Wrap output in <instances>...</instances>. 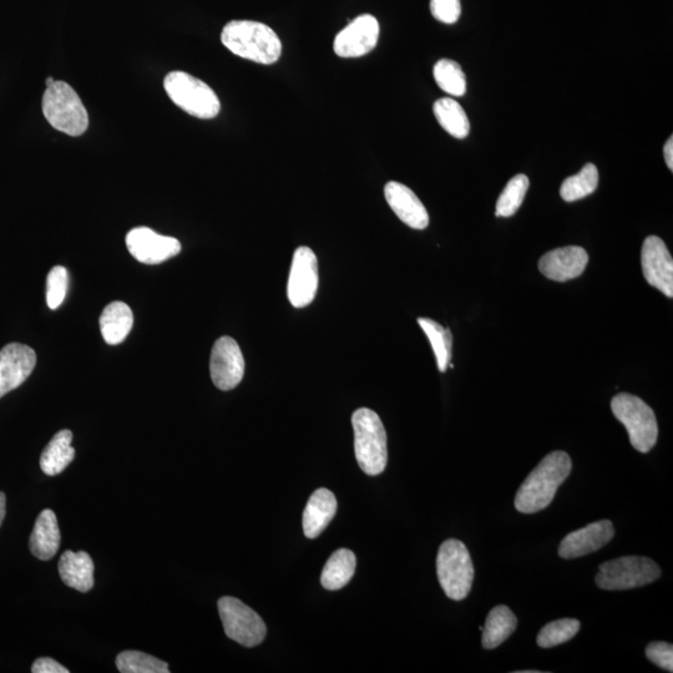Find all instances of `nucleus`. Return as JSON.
<instances>
[{"label": "nucleus", "instance_id": "nucleus-1", "mask_svg": "<svg viewBox=\"0 0 673 673\" xmlns=\"http://www.w3.org/2000/svg\"><path fill=\"white\" fill-rule=\"evenodd\" d=\"M573 463L568 453L553 452L541 460L516 493L515 508L523 514H535L548 508L561 484L569 478Z\"/></svg>", "mask_w": 673, "mask_h": 673}, {"label": "nucleus", "instance_id": "nucleus-2", "mask_svg": "<svg viewBox=\"0 0 673 673\" xmlns=\"http://www.w3.org/2000/svg\"><path fill=\"white\" fill-rule=\"evenodd\" d=\"M221 42L232 54L257 64H275L282 55V42L275 30L253 20L227 23L222 29Z\"/></svg>", "mask_w": 673, "mask_h": 673}, {"label": "nucleus", "instance_id": "nucleus-3", "mask_svg": "<svg viewBox=\"0 0 673 673\" xmlns=\"http://www.w3.org/2000/svg\"><path fill=\"white\" fill-rule=\"evenodd\" d=\"M354 453L367 475L382 474L388 463L387 433L376 412L361 408L353 413Z\"/></svg>", "mask_w": 673, "mask_h": 673}, {"label": "nucleus", "instance_id": "nucleus-4", "mask_svg": "<svg viewBox=\"0 0 673 673\" xmlns=\"http://www.w3.org/2000/svg\"><path fill=\"white\" fill-rule=\"evenodd\" d=\"M43 114L55 130L80 136L88 130L89 115L82 99L67 83L55 82L43 95Z\"/></svg>", "mask_w": 673, "mask_h": 673}, {"label": "nucleus", "instance_id": "nucleus-5", "mask_svg": "<svg viewBox=\"0 0 673 673\" xmlns=\"http://www.w3.org/2000/svg\"><path fill=\"white\" fill-rule=\"evenodd\" d=\"M611 409L617 421L625 425L632 447L649 453L659 438V425L651 407L639 397L620 393L612 398Z\"/></svg>", "mask_w": 673, "mask_h": 673}, {"label": "nucleus", "instance_id": "nucleus-6", "mask_svg": "<svg viewBox=\"0 0 673 673\" xmlns=\"http://www.w3.org/2000/svg\"><path fill=\"white\" fill-rule=\"evenodd\" d=\"M164 88L172 103L195 118L209 120L220 114L219 96L202 80L184 72L166 75Z\"/></svg>", "mask_w": 673, "mask_h": 673}, {"label": "nucleus", "instance_id": "nucleus-7", "mask_svg": "<svg viewBox=\"0 0 673 673\" xmlns=\"http://www.w3.org/2000/svg\"><path fill=\"white\" fill-rule=\"evenodd\" d=\"M437 574L440 586L449 599L462 601L469 595L473 586L474 565L462 541L449 539L440 546Z\"/></svg>", "mask_w": 673, "mask_h": 673}, {"label": "nucleus", "instance_id": "nucleus-8", "mask_svg": "<svg viewBox=\"0 0 673 673\" xmlns=\"http://www.w3.org/2000/svg\"><path fill=\"white\" fill-rule=\"evenodd\" d=\"M660 576V566L654 560L644 556H624L602 564L595 583L602 590H631L655 583Z\"/></svg>", "mask_w": 673, "mask_h": 673}, {"label": "nucleus", "instance_id": "nucleus-9", "mask_svg": "<svg viewBox=\"0 0 673 673\" xmlns=\"http://www.w3.org/2000/svg\"><path fill=\"white\" fill-rule=\"evenodd\" d=\"M219 612L225 634L237 644L255 647L265 640L267 627L261 616L236 597H221Z\"/></svg>", "mask_w": 673, "mask_h": 673}, {"label": "nucleus", "instance_id": "nucleus-10", "mask_svg": "<svg viewBox=\"0 0 673 673\" xmlns=\"http://www.w3.org/2000/svg\"><path fill=\"white\" fill-rule=\"evenodd\" d=\"M318 260L310 247L301 246L293 253L287 296L296 308L310 306L318 291Z\"/></svg>", "mask_w": 673, "mask_h": 673}, {"label": "nucleus", "instance_id": "nucleus-11", "mask_svg": "<svg viewBox=\"0 0 673 673\" xmlns=\"http://www.w3.org/2000/svg\"><path fill=\"white\" fill-rule=\"evenodd\" d=\"M210 373L212 382L221 391H231L239 386L245 374V358L234 338L217 339L212 347Z\"/></svg>", "mask_w": 673, "mask_h": 673}, {"label": "nucleus", "instance_id": "nucleus-12", "mask_svg": "<svg viewBox=\"0 0 673 673\" xmlns=\"http://www.w3.org/2000/svg\"><path fill=\"white\" fill-rule=\"evenodd\" d=\"M379 23L371 14L359 15L336 35L333 50L339 58H361L377 47Z\"/></svg>", "mask_w": 673, "mask_h": 673}, {"label": "nucleus", "instance_id": "nucleus-13", "mask_svg": "<svg viewBox=\"0 0 673 673\" xmlns=\"http://www.w3.org/2000/svg\"><path fill=\"white\" fill-rule=\"evenodd\" d=\"M128 250L145 265H159L179 255L181 244L174 237L159 235L149 227H136L126 235Z\"/></svg>", "mask_w": 673, "mask_h": 673}, {"label": "nucleus", "instance_id": "nucleus-14", "mask_svg": "<svg viewBox=\"0 0 673 673\" xmlns=\"http://www.w3.org/2000/svg\"><path fill=\"white\" fill-rule=\"evenodd\" d=\"M642 271L645 280L665 296H673V260L665 242L657 236H649L642 245Z\"/></svg>", "mask_w": 673, "mask_h": 673}, {"label": "nucleus", "instance_id": "nucleus-15", "mask_svg": "<svg viewBox=\"0 0 673 673\" xmlns=\"http://www.w3.org/2000/svg\"><path fill=\"white\" fill-rule=\"evenodd\" d=\"M37 364L34 349L20 343H10L0 351V398L27 381Z\"/></svg>", "mask_w": 673, "mask_h": 673}, {"label": "nucleus", "instance_id": "nucleus-16", "mask_svg": "<svg viewBox=\"0 0 673 673\" xmlns=\"http://www.w3.org/2000/svg\"><path fill=\"white\" fill-rule=\"evenodd\" d=\"M615 529L610 520H600L574 531L561 541L559 556L563 559H576L595 553L614 538Z\"/></svg>", "mask_w": 673, "mask_h": 673}, {"label": "nucleus", "instance_id": "nucleus-17", "mask_svg": "<svg viewBox=\"0 0 673 673\" xmlns=\"http://www.w3.org/2000/svg\"><path fill=\"white\" fill-rule=\"evenodd\" d=\"M589 255L583 247H561L545 253L539 261V270L549 280L566 282L583 275Z\"/></svg>", "mask_w": 673, "mask_h": 673}, {"label": "nucleus", "instance_id": "nucleus-18", "mask_svg": "<svg viewBox=\"0 0 673 673\" xmlns=\"http://www.w3.org/2000/svg\"><path fill=\"white\" fill-rule=\"evenodd\" d=\"M384 196L398 219L414 230L427 229L429 215L419 197L401 182L391 181L384 186Z\"/></svg>", "mask_w": 673, "mask_h": 673}, {"label": "nucleus", "instance_id": "nucleus-19", "mask_svg": "<svg viewBox=\"0 0 673 673\" xmlns=\"http://www.w3.org/2000/svg\"><path fill=\"white\" fill-rule=\"evenodd\" d=\"M338 503L331 490L317 489L311 495L303 513V533L308 539H316L330 525L337 513Z\"/></svg>", "mask_w": 673, "mask_h": 673}, {"label": "nucleus", "instance_id": "nucleus-20", "mask_svg": "<svg viewBox=\"0 0 673 673\" xmlns=\"http://www.w3.org/2000/svg\"><path fill=\"white\" fill-rule=\"evenodd\" d=\"M30 551L35 558L43 561L53 559L60 546V530L57 515L53 510L45 509L35 521L29 540Z\"/></svg>", "mask_w": 673, "mask_h": 673}, {"label": "nucleus", "instance_id": "nucleus-21", "mask_svg": "<svg viewBox=\"0 0 673 673\" xmlns=\"http://www.w3.org/2000/svg\"><path fill=\"white\" fill-rule=\"evenodd\" d=\"M59 574L63 583L80 592H88L94 586V563L85 551H65L59 561Z\"/></svg>", "mask_w": 673, "mask_h": 673}, {"label": "nucleus", "instance_id": "nucleus-22", "mask_svg": "<svg viewBox=\"0 0 673 673\" xmlns=\"http://www.w3.org/2000/svg\"><path fill=\"white\" fill-rule=\"evenodd\" d=\"M134 325V315L124 302H113L104 308L100 316V331L110 346H118L129 336Z\"/></svg>", "mask_w": 673, "mask_h": 673}, {"label": "nucleus", "instance_id": "nucleus-23", "mask_svg": "<svg viewBox=\"0 0 673 673\" xmlns=\"http://www.w3.org/2000/svg\"><path fill=\"white\" fill-rule=\"evenodd\" d=\"M73 433L70 430H62L54 435L50 443L45 447L40 457V468L48 477H55L64 472L75 458V449L72 447Z\"/></svg>", "mask_w": 673, "mask_h": 673}, {"label": "nucleus", "instance_id": "nucleus-24", "mask_svg": "<svg viewBox=\"0 0 673 673\" xmlns=\"http://www.w3.org/2000/svg\"><path fill=\"white\" fill-rule=\"evenodd\" d=\"M518 619L508 606L500 605L489 612L483 629L482 644L485 650L497 649L514 634Z\"/></svg>", "mask_w": 673, "mask_h": 673}, {"label": "nucleus", "instance_id": "nucleus-25", "mask_svg": "<svg viewBox=\"0 0 673 673\" xmlns=\"http://www.w3.org/2000/svg\"><path fill=\"white\" fill-rule=\"evenodd\" d=\"M357 559L353 551L339 549L328 559L321 575L323 588L331 591L341 590L356 573Z\"/></svg>", "mask_w": 673, "mask_h": 673}, {"label": "nucleus", "instance_id": "nucleus-26", "mask_svg": "<svg viewBox=\"0 0 673 673\" xmlns=\"http://www.w3.org/2000/svg\"><path fill=\"white\" fill-rule=\"evenodd\" d=\"M435 118L442 128L453 138L465 139L470 133V121L462 105L450 98L435 101L433 106Z\"/></svg>", "mask_w": 673, "mask_h": 673}, {"label": "nucleus", "instance_id": "nucleus-27", "mask_svg": "<svg viewBox=\"0 0 673 673\" xmlns=\"http://www.w3.org/2000/svg\"><path fill=\"white\" fill-rule=\"evenodd\" d=\"M418 323L427 335L430 344H432L439 372L444 373L449 367L450 359H452V332L440 326L438 322L429 320V318H419Z\"/></svg>", "mask_w": 673, "mask_h": 673}, {"label": "nucleus", "instance_id": "nucleus-28", "mask_svg": "<svg viewBox=\"0 0 673 673\" xmlns=\"http://www.w3.org/2000/svg\"><path fill=\"white\" fill-rule=\"evenodd\" d=\"M597 185H599V170L594 164H586L579 174L570 176L563 182L560 195L566 202L578 201L595 192Z\"/></svg>", "mask_w": 673, "mask_h": 673}, {"label": "nucleus", "instance_id": "nucleus-29", "mask_svg": "<svg viewBox=\"0 0 673 673\" xmlns=\"http://www.w3.org/2000/svg\"><path fill=\"white\" fill-rule=\"evenodd\" d=\"M433 75L439 88L449 95L463 96L467 91V78L462 67L454 60H439L434 65Z\"/></svg>", "mask_w": 673, "mask_h": 673}, {"label": "nucleus", "instance_id": "nucleus-30", "mask_svg": "<svg viewBox=\"0 0 673 673\" xmlns=\"http://www.w3.org/2000/svg\"><path fill=\"white\" fill-rule=\"evenodd\" d=\"M529 186L530 181L528 176L524 174L515 175L506 184L502 194H500L495 215L498 217L513 216L520 209L521 204H523Z\"/></svg>", "mask_w": 673, "mask_h": 673}, {"label": "nucleus", "instance_id": "nucleus-31", "mask_svg": "<svg viewBox=\"0 0 673 673\" xmlns=\"http://www.w3.org/2000/svg\"><path fill=\"white\" fill-rule=\"evenodd\" d=\"M116 666L123 673H169L166 662L139 651H125L116 657Z\"/></svg>", "mask_w": 673, "mask_h": 673}, {"label": "nucleus", "instance_id": "nucleus-32", "mask_svg": "<svg viewBox=\"0 0 673 673\" xmlns=\"http://www.w3.org/2000/svg\"><path fill=\"white\" fill-rule=\"evenodd\" d=\"M580 621L576 619H563L545 625L539 632L538 645L541 649H551L569 642L580 631Z\"/></svg>", "mask_w": 673, "mask_h": 673}, {"label": "nucleus", "instance_id": "nucleus-33", "mask_svg": "<svg viewBox=\"0 0 673 673\" xmlns=\"http://www.w3.org/2000/svg\"><path fill=\"white\" fill-rule=\"evenodd\" d=\"M69 275L67 268L55 266L47 278V302L50 310H57L67 297Z\"/></svg>", "mask_w": 673, "mask_h": 673}, {"label": "nucleus", "instance_id": "nucleus-34", "mask_svg": "<svg viewBox=\"0 0 673 673\" xmlns=\"http://www.w3.org/2000/svg\"><path fill=\"white\" fill-rule=\"evenodd\" d=\"M430 12L444 24L457 23L462 15L460 0H430Z\"/></svg>", "mask_w": 673, "mask_h": 673}, {"label": "nucleus", "instance_id": "nucleus-35", "mask_svg": "<svg viewBox=\"0 0 673 673\" xmlns=\"http://www.w3.org/2000/svg\"><path fill=\"white\" fill-rule=\"evenodd\" d=\"M646 656L655 665L666 671H673V646L667 642H652L646 647Z\"/></svg>", "mask_w": 673, "mask_h": 673}, {"label": "nucleus", "instance_id": "nucleus-36", "mask_svg": "<svg viewBox=\"0 0 673 673\" xmlns=\"http://www.w3.org/2000/svg\"><path fill=\"white\" fill-rule=\"evenodd\" d=\"M33 673H69L59 662L49 659V657H42L34 662L32 667Z\"/></svg>", "mask_w": 673, "mask_h": 673}, {"label": "nucleus", "instance_id": "nucleus-37", "mask_svg": "<svg viewBox=\"0 0 673 673\" xmlns=\"http://www.w3.org/2000/svg\"><path fill=\"white\" fill-rule=\"evenodd\" d=\"M664 156H665V161L666 165L669 166V169L672 171L673 170V138L666 141L665 148H664Z\"/></svg>", "mask_w": 673, "mask_h": 673}, {"label": "nucleus", "instance_id": "nucleus-38", "mask_svg": "<svg viewBox=\"0 0 673 673\" xmlns=\"http://www.w3.org/2000/svg\"><path fill=\"white\" fill-rule=\"evenodd\" d=\"M5 505H7V499H5L3 493H0V526H2L5 518Z\"/></svg>", "mask_w": 673, "mask_h": 673}, {"label": "nucleus", "instance_id": "nucleus-39", "mask_svg": "<svg viewBox=\"0 0 673 673\" xmlns=\"http://www.w3.org/2000/svg\"><path fill=\"white\" fill-rule=\"evenodd\" d=\"M54 83H55V79L50 77V78L47 79V83H45V85H47V88H48V86L53 85Z\"/></svg>", "mask_w": 673, "mask_h": 673}]
</instances>
